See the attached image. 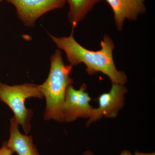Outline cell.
Listing matches in <instances>:
<instances>
[{
  "mask_svg": "<svg viewBox=\"0 0 155 155\" xmlns=\"http://www.w3.org/2000/svg\"><path fill=\"white\" fill-rule=\"evenodd\" d=\"M74 30L69 36L57 37L49 34L57 47L66 53L70 65L77 66L84 64L86 72L90 75L101 72L107 75L112 83L125 85L127 77L125 72L116 68L113 58L115 46L112 39L105 35L101 41V49L93 51L83 47L74 38Z\"/></svg>",
  "mask_w": 155,
  "mask_h": 155,
  "instance_id": "obj_1",
  "label": "cell"
},
{
  "mask_svg": "<svg viewBox=\"0 0 155 155\" xmlns=\"http://www.w3.org/2000/svg\"><path fill=\"white\" fill-rule=\"evenodd\" d=\"M72 67L66 65L62 52L57 50L51 58L48 76L42 84L38 85L46 102L45 120L54 119L64 122V106L67 88L72 85L73 80L70 77Z\"/></svg>",
  "mask_w": 155,
  "mask_h": 155,
  "instance_id": "obj_2",
  "label": "cell"
},
{
  "mask_svg": "<svg viewBox=\"0 0 155 155\" xmlns=\"http://www.w3.org/2000/svg\"><path fill=\"white\" fill-rule=\"evenodd\" d=\"M44 97L38 85L35 84L11 86L0 82V101L12 110L14 118L22 126L25 134L30 132V121L33 114L32 111L25 107V101L31 97L42 99Z\"/></svg>",
  "mask_w": 155,
  "mask_h": 155,
  "instance_id": "obj_3",
  "label": "cell"
},
{
  "mask_svg": "<svg viewBox=\"0 0 155 155\" xmlns=\"http://www.w3.org/2000/svg\"><path fill=\"white\" fill-rule=\"evenodd\" d=\"M15 7L25 26L33 28L39 18L49 11L62 8L66 0H6Z\"/></svg>",
  "mask_w": 155,
  "mask_h": 155,
  "instance_id": "obj_4",
  "label": "cell"
},
{
  "mask_svg": "<svg viewBox=\"0 0 155 155\" xmlns=\"http://www.w3.org/2000/svg\"><path fill=\"white\" fill-rule=\"evenodd\" d=\"M127 91L125 85L112 83L110 91L102 94L98 97V107L93 109L87 122V126H88L92 122L103 117L116 118L119 111L124 105L125 95Z\"/></svg>",
  "mask_w": 155,
  "mask_h": 155,
  "instance_id": "obj_5",
  "label": "cell"
},
{
  "mask_svg": "<svg viewBox=\"0 0 155 155\" xmlns=\"http://www.w3.org/2000/svg\"><path fill=\"white\" fill-rule=\"evenodd\" d=\"M86 89L84 84L78 90L72 85L68 87L64 106V122H73L78 118L88 119L90 117L94 108L90 104L91 99Z\"/></svg>",
  "mask_w": 155,
  "mask_h": 155,
  "instance_id": "obj_6",
  "label": "cell"
},
{
  "mask_svg": "<svg viewBox=\"0 0 155 155\" xmlns=\"http://www.w3.org/2000/svg\"><path fill=\"white\" fill-rule=\"evenodd\" d=\"M114 13L115 24L118 30H122L126 19L137 20L139 15L146 11L145 0H106Z\"/></svg>",
  "mask_w": 155,
  "mask_h": 155,
  "instance_id": "obj_7",
  "label": "cell"
},
{
  "mask_svg": "<svg viewBox=\"0 0 155 155\" xmlns=\"http://www.w3.org/2000/svg\"><path fill=\"white\" fill-rule=\"evenodd\" d=\"M19 125L14 117L11 118L10 138L7 142L8 147L18 155H40L33 144L32 136L20 133Z\"/></svg>",
  "mask_w": 155,
  "mask_h": 155,
  "instance_id": "obj_8",
  "label": "cell"
},
{
  "mask_svg": "<svg viewBox=\"0 0 155 155\" xmlns=\"http://www.w3.org/2000/svg\"><path fill=\"white\" fill-rule=\"evenodd\" d=\"M69 5L68 19L72 30L84 19L95 5L102 0H66Z\"/></svg>",
  "mask_w": 155,
  "mask_h": 155,
  "instance_id": "obj_9",
  "label": "cell"
},
{
  "mask_svg": "<svg viewBox=\"0 0 155 155\" xmlns=\"http://www.w3.org/2000/svg\"><path fill=\"white\" fill-rule=\"evenodd\" d=\"M14 151L8 147L7 142L3 143L2 146L0 149V155H12Z\"/></svg>",
  "mask_w": 155,
  "mask_h": 155,
  "instance_id": "obj_10",
  "label": "cell"
},
{
  "mask_svg": "<svg viewBox=\"0 0 155 155\" xmlns=\"http://www.w3.org/2000/svg\"><path fill=\"white\" fill-rule=\"evenodd\" d=\"M134 155H155V153H143L139 152L138 151L135 152Z\"/></svg>",
  "mask_w": 155,
  "mask_h": 155,
  "instance_id": "obj_11",
  "label": "cell"
},
{
  "mask_svg": "<svg viewBox=\"0 0 155 155\" xmlns=\"http://www.w3.org/2000/svg\"><path fill=\"white\" fill-rule=\"evenodd\" d=\"M120 155H132L130 151L128 150H124L122 152Z\"/></svg>",
  "mask_w": 155,
  "mask_h": 155,
  "instance_id": "obj_12",
  "label": "cell"
},
{
  "mask_svg": "<svg viewBox=\"0 0 155 155\" xmlns=\"http://www.w3.org/2000/svg\"><path fill=\"white\" fill-rule=\"evenodd\" d=\"M83 155H94V154L93 153L90 151H87L83 153Z\"/></svg>",
  "mask_w": 155,
  "mask_h": 155,
  "instance_id": "obj_13",
  "label": "cell"
},
{
  "mask_svg": "<svg viewBox=\"0 0 155 155\" xmlns=\"http://www.w3.org/2000/svg\"><path fill=\"white\" fill-rule=\"evenodd\" d=\"M4 1H6V0H0V3Z\"/></svg>",
  "mask_w": 155,
  "mask_h": 155,
  "instance_id": "obj_14",
  "label": "cell"
}]
</instances>
